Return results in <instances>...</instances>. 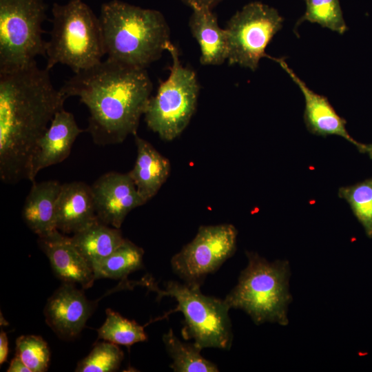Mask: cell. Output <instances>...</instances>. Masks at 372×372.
Segmentation results:
<instances>
[{
	"instance_id": "cell-20",
	"label": "cell",
	"mask_w": 372,
	"mask_h": 372,
	"mask_svg": "<svg viewBox=\"0 0 372 372\" xmlns=\"http://www.w3.org/2000/svg\"><path fill=\"white\" fill-rule=\"evenodd\" d=\"M71 240L92 269L125 240L118 228L100 220L74 234Z\"/></svg>"
},
{
	"instance_id": "cell-21",
	"label": "cell",
	"mask_w": 372,
	"mask_h": 372,
	"mask_svg": "<svg viewBox=\"0 0 372 372\" xmlns=\"http://www.w3.org/2000/svg\"><path fill=\"white\" fill-rule=\"evenodd\" d=\"M143 254L141 247L125 238L116 249L94 268L96 280H126L128 274L143 268Z\"/></svg>"
},
{
	"instance_id": "cell-7",
	"label": "cell",
	"mask_w": 372,
	"mask_h": 372,
	"mask_svg": "<svg viewBox=\"0 0 372 372\" xmlns=\"http://www.w3.org/2000/svg\"><path fill=\"white\" fill-rule=\"evenodd\" d=\"M44 0H0V72H12L45 56Z\"/></svg>"
},
{
	"instance_id": "cell-2",
	"label": "cell",
	"mask_w": 372,
	"mask_h": 372,
	"mask_svg": "<svg viewBox=\"0 0 372 372\" xmlns=\"http://www.w3.org/2000/svg\"><path fill=\"white\" fill-rule=\"evenodd\" d=\"M146 71L107 58L74 74L60 88L88 108L86 129L99 145L122 143L135 135L152 90Z\"/></svg>"
},
{
	"instance_id": "cell-8",
	"label": "cell",
	"mask_w": 372,
	"mask_h": 372,
	"mask_svg": "<svg viewBox=\"0 0 372 372\" xmlns=\"http://www.w3.org/2000/svg\"><path fill=\"white\" fill-rule=\"evenodd\" d=\"M172 59L170 74L150 96L144 118L148 127L163 140L172 141L189 124L196 107L199 85L195 72L181 64L177 48L167 46Z\"/></svg>"
},
{
	"instance_id": "cell-18",
	"label": "cell",
	"mask_w": 372,
	"mask_h": 372,
	"mask_svg": "<svg viewBox=\"0 0 372 372\" xmlns=\"http://www.w3.org/2000/svg\"><path fill=\"white\" fill-rule=\"evenodd\" d=\"M137 156L133 169L128 172L138 192L147 203L158 192L170 172L169 161L148 141L134 135Z\"/></svg>"
},
{
	"instance_id": "cell-9",
	"label": "cell",
	"mask_w": 372,
	"mask_h": 372,
	"mask_svg": "<svg viewBox=\"0 0 372 372\" xmlns=\"http://www.w3.org/2000/svg\"><path fill=\"white\" fill-rule=\"evenodd\" d=\"M284 19L278 10L261 2H251L228 21L225 32L227 61L256 70L265 49L274 35L282 28Z\"/></svg>"
},
{
	"instance_id": "cell-30",
	"label": "cell",
	"mask_w": 372,
	"mask_h": 372,
	"mask_svg": "<svg viewBox=\"0 0 372 372\" xmlns=\"http://www.w3.org/2000/svg\"><path fill=\"white\" fill-rule=\"evenodd\" d=\"M8 372H30V370L23 363L21 359L17 356L12 360L7 370ZM31 372V371H30Z\"/></svg>"
},
{
	"instance_id": "cell-22",
	"label": "cell",
	"mask_w": 372,
	"mask_h": 372,
	"mask_svg": "<svg viewBox=\"0 0 372 372\" xmlns=\"http://www.w3.org/2000/svg\"><path fill=\"white\" fill-rule=\"evenodd\" d=\"M166 350L172 359L169 367L175 372H217V366L200 355L201 349L181 342L172 329L163 336Z\"/></svg>"
},
{
	"instance_id": "cell-23",
	"label": "cell",
	"mask_w": 372,
	"mask_h": 372,
	"mask_svg": "<svg viewBox=\"0 0 372 372\" xmlns=\"http://www.w3.org/2000/svg\"><path fill=\"white\" fill-rule=\"evenodd\" d=\"M98 339L116 344L130 347L147 340L144 327L130 320L110 309H106V319L98 329Z\"/></svg>"
},
{
	"instance_id": "cell-31",
	"label": "cell",
	"mask_w": 372,
	"mask_h": 372,
	"mask_svg": "<svg viewBox=\"0 0 372 372\" xmlns=\"http://www.w3.org/2000/svg\"><path fill=\"white\" fill-rule=\"evenodd\" d=\"M361 153H367L369 157L372 159V144H364Z\"/></svg>"
},
{
	"instance_id": "cell-1",
	"label": "cell",
	"mask_w": 372,
	"mask_h": 372,
	"mask_svg": "<svg viewBox=\"0 0 372 372\" xmlns=\"http://www.w3.org/2000/svg\"><path fill=\"white\" fill-rule=\"evenodd\" d=\"M50 70L37 61L0 72V178L8 184L30 180L37 145L66 97Z\"/></svg>"
},
{
	"instance_id": "cell-12",
	"label": "cell",
	"mask_w": 372,
	"mask_h": 372,
	"mask_svg": "<svg viewBox=\"0 0 372 372\" xmlns=\"http://www.w3.org/2000/svg\"><path fill=\"white\" fill-rule=\"evenodd\" d=\"M94 304L74 285L63 282L48 300L44 314L54 332L63 339L77 336L92 313Z\"/></svg>"
},
{
	"instance_id": "cell-19",
	"label": "cell",
	"mask_w": 372,
	"mask_h": 372,
	"mask_svg": "<svg viewBox=\"0 0 372 372\" xmlns=\"http://www.w3.org/2000/svg\"><path fill=\"white\" fill-rule=\"evenodd\" d=\"M189 26L200 45L202 65H218L227 59L226 32L219 26L213 10L192 9Z\"/></svg>"
},
{
	"instance_id": "cell-5",
	"label": "cell",
	"mask_w": 372,
	"mask_h": 372,
	"mask_svg": "<svg viewBox=\"0 0 372 372\" xmlns=\"http://www.w3.org/2000/svg\"><path fill=\"white\" fill-rule=\"evenodd\" d=\"M52 14L47 70L62 64L76 74L102 61L105 50L100 19L87 4L83 0L54 3Z\"/></svg>"
},
{
	"instance_id": "cell-13",
	"label": "cell",
	"mask_w": 372,
	"mask_h": 372,
	"mask_svg": "<svg viewBox=\"0 0 372 372\" xmlns=\"http://www.w3.org/2000/svg\"><path fill=\"white\" fill-rule=\"evenodd\" d=\"M269 58L279 63L302 93L305 101L303 118L308 131L313 134L324 137L329 135L341 136L354 145L360 152L364 144L354 140L349 134L346 128V120L338 115L327 98L311 90L296 75L284 59L270 56Z\"/></svg>"
},
{
	"instance_id": "cell-10",
	"label": "cell",
	"mask_w": 372,
	"mask_h": 372,
	"mask_svg": "<svg viewBox=\"0 0 372 372\" xmlns=\"http://www.w3.org/2000/svg\"><path fill=\"white\" fill-rule=\"evenodd\" d=\"M238 231L230 224L200 226L195 238L171 260L174 272L187 285L200 287L236 249Z\"/></svg>"
},
{
	"instance_id": "cell-29",
	"label": "cell",
	"mask_w": 372,
	"mask_h": 372,
	"mask_svg": "<svg viewBox=\"0 0 372 372\" xmlns=\"http://www.w3.org/2000/svg\"><path fill=\"white\" fill-rule=\"evenodd\" d=\"M8 339L6 332L1 331L0 333V364L7 360L9 353Z\"/></svg>"
},
{
	"instance_id": "cell-28",
	"label": "cell",
	"mask_w": 372,
	"mask_h": 372,
	"mask_svg": "<svg viewBox=\"0 0 372 372\" xmlns=\"http://www.w3.org/2000/svg\"><path fill=\"white\" fill-rule=\"evenodd\" d=\"M192 9L213 10L222 0H180Z\"/></svg>"
},
{
	"instance_id": "cell-16",
	"label": "cell",
	"mask_w": 372,
	"mask_h": 372,
	"mask_svg": "<svg viewBox=\"0 0 372 372\" xmlns=\"http://www.w3.org/2000/svg\"><path fill=\"white\" fill-rule=\"evenodd\" d=\"M91 186L82 181L62 185L56 205V227L76 234L99 221Z\"/></svg>"
},
{
	"instance_id": "cell-26",
	"label": "cell",
	"mask_w": 372,
	"mask_h": 372,
	"mask_svg": "<svg viewBox=\"0 0 372 372\" xmlns=\"http://www.w3.org/2000/svg\"><path fill=\"white\" fill-rule=\"evenodd\" d=\"M124 355L117 344L103 340L96 343L90 353L77 364L76 372H112L116 371Z\"/></svg>"
},
{
	"instance_id": "cell-6",
	"label": "cell",
	"mask_w": 372,
	"mask_h": 372,
	"mask_svg": "<svg viewBox=\"0 0 372 372\" xmlns=\"http://www.w3.org/2000/svg\"><path fill=\"white\" fill-rule=\"evenodd\" d=\"M143 285L157 293L158 298L168 296L176 300L178 306L174 311H180L185 317L184 339H193L201 350L230 349L233 339L230 308L225 300L203 294L200 287L176 281L167 282L165 290L158 288L151 279L145 278Z\"/></svg>"
},
{
	"instance_id": "cell-15",
	"label": "cell",
	"mask_w": 372,
	"mask_h": 372,
	"mask_svg": "<svg viewBox=\"0 0 372 372\" xmlns=\"http://www.w3.org/2000/svg\"><path fill=\"white\" fill-rule=\"evenodd\" d=\"M83 132L71 112L64 108L59 110L37 143L32 161L30 181H34L41 169L65 160L75 140Z\"/></svg>"
},
{
	"instance_id": "cell-11",
	"label": "cell",
	"mask_w": 372,
	"mask_h": 372,
	"mask_svg": "<svg viewBox=\"0 0 372 372\" xmlns=\"http://www.w3.org/2000/svg\"><path fill=\"white\" fill-rule=\"evenodd\" d=\"M91 188L99 220L115 228H121L132 209L146 203L128 173L107 172Z\"/></svg>"
},
{
	"instance_id": "cell-24",
	"label": "cell",
	"mask_w": 372,
	"mask_h": 372,
	"mask_svg": "<svg viewBox=\"0 0 372 372\" xmlns=\"http://www.w3.org/2000/svg\"><path fill=\"white\" fill-rule=\"evenodd\" d=\"M306 10L297 21L295 30L303 22L319 24L340 34L347 30L340 0H304Z\"/></svg>"
},
{
	"instance_id": "cell-27",
	"label": "cell",
	"mask_w": 372,
	"mask_h": 372,
	"mask_svg": "<svg viewBox=\"0 0 372 372\" xmlns=\"http://www.w3.org/2000/svg\"><path fill=\"white\" fill-rule=\"evenodd\" d=\"M16 355L31 372L48 371L50 352L47 342L39 335H25L16 340Z\"/></svg>"
},
{
	"instance_id": "cell-4",
	"label": "cell",
	"mask_w": 372,
	"mask_h": 372,
	"mask_svg": "<svg viewBox=\"0 0 372 372\" xmlns=\"http://www.w3.org/2000/svg\"><path fill=\"white\" fill-rule=\"evenodd\" d=\"M247 265L237 285L224 299L230 309L247 313L260 325L265 322L286 326L292 301L289 291L290 265L286 260L269 262L259 254L247 251Z\"/></svg>"
},
{
	"instance_id": "cell-14",
	"label": "cell",
	"mask_w": 372,
	"mask_h": 372,
	"mask_svg": "<svg viewBox=\"0 0 372 372\" xmlns=\"http://www.w3.org/2000/svg\"><path fill=\"white\" fill-rule=\"evenodd\" d=\"M38 244L48 257L55 275L63 282L87 289L96 280L94 271L71 240L59 230L39 237Z\"/></svg>"
},
{
	"instance_id": "cell-17",
	"label": "cell",
	"mask_w": 372,
	"mask_h": 372,
	"mask_svg": "<svg viewBox=\"0 0 372 372\" xmlns=\"http://www.w3.org/2000/svg\"><path fill=\"white\" fill-rule=\"evenodd\" d=\"M24 201L22 216L27 226L38 237L48 236L56 229V205L62 185L57 180L32 182Z\"/></svg>"
},
{
	"instance_id": "cell-25",
	"label": "cell",
	"mask_w": 372,
	"mask_h": 372,
	"mask_svg": "<svg viewBox=\"0 0 372 372\" xmlns=\"http://www.w3.org/2000/svg\"><path fill=\"white\" fill-rule=\"evenodd\" d=\"M338 196L348 203L366 235L372 238V178L340 187Z\"/></svg>"
},
{
	"instance_id": "cell-3",
	"label": "cell",
	"mask_w": 372,
	"mask_h": 372,
	"mask_svg": "<svg viewBox=\"0 0 372 372\" xmlns=\"http://www.w3.org/2000/svg\"><path fill=\"white\" fill-rule=\"evenodd\" d=\"M99 19L107 58L146 69L162 55L169 40V28L158 10L119 0L102 4Z\"/></svg>"
}]
</instances>
